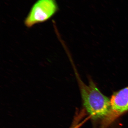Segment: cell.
Here are the masks:
<instances>
[{
    "label": "cell",
    "instance_id": "obj_1",
    "mask_svg": "<svg viewBox=\"0 0 128 128\" xmlns=\"http://www.w3.org/2000/svg\"><path fill=\"white\" fill-rule=\"evenodd\" d=\"M84 106L92 119H103L111 108L110 100L102 93L92 80L88 85L80 81Z\"/></svg>",
    "mask_w": 128,
    "mask_h": 128
},
{
    "label": "cell",
    "instance_id": "obj_2",
    "mask_svg": "<svg viewBox=\"0 0 128 128\" xmlns=\"http://www.w3.org/2000/svg\"><path fill=\"white\" fill-rule=\"evenodd\" d=\"M58 10L56 0H38L32 8L26 18L25 25L30 28L36 24L46 22Z\"/></svg>",
    "mask_w": 128,
    "mask_h": 128
},
{
    "label": "cell",
    "instance_id": "obj_3",
    "mask_svg": "<svg viewBox=\"0 0 128 128\" xmlns=\"http://www.w3.org/2000/svg\"><path fill=\"white\" fill-rule=\"evenodd\" d=\"M111 108L108 114L102 119L100 128H107L120 116L128 112V86L112 96Z\"/></svg>",
    "mask_w": 128,
    "mask_h": 128
},
{
    "label": "cell",
    "instance_id": "obj_4",
    "mask_svg": "<svg viewBox=\"0 0 128 128\" xmlns=\"http://www.w3.org/2000/svg\"></svg>",
    "mask_w": 128,
    "mask_h": 128
}]
</instances>
